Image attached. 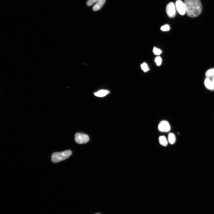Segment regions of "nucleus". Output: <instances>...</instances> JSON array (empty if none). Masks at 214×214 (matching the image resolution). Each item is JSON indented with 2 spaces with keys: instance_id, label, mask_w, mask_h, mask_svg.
<instances>
[{
  "instance_id": "1",
  "label": "nucleus",
  "mask_w": 214,
  "mask_h": 214,
  "mask_svg": "<svg viewBox=\"0 0 214 214\" xmlns=\"http://www.w3.org/2000/svg\"><path fill=\"white\" fill-rule=\"evenodd\" d=\"M186 13L192 18L198 16L202 12V7L200 0H185Z\"/></svg>"
},
{
  "instance_id": "2",
  "label": "nucleus",
  "mask_w": 214,
  "mask_h": 214,
  "mask_svg": "<svg viewBox=\"0 0 214 214\" xmlns=\"http://www.w3.org/2000/svg\"><path fill=\"white\" fill-rule=\"evenodd\" d=\"M72 154V152L67 150L63 152L54 153L51 155V160L54 163H57L67 159Z\"/></svg>"
},
{
  "instance_id": "3",
  "label": "nucleus",
  "mask_w": 214,
  "mask_h": 214,
  "mask_svg": "<svg viewBox=\"0 0 214 214\" xmlns=\"http://www.w3.org/2000/svg\"><path fill=\"white\" fill-rule=\"evenodd\" d=\"M75 140L76 143L84 144L87 143L89 140L88 135L82 133H77L75 135Z\"/></svg>"
},
{
  "instance_id": "4",
  "label": "nucleus",
  "mask_w": 214,
  "mask_h": 214,
  "mask_svg": "<svg viewBox=\"0 0 214 214\" xmlns=\"http://www.w3.org/2000/svg\"><path fill=\"white\" fill-rule=\"evenodd\" d=\"M176 5L173 3H170L167 5L166 7V12L169 17L173 18L176 15Z\"/></svg>"
},
{
  "instance_id": "5",
  "label": "nucleus",
  "mask_w": 214,
  "mask_h": 214,
  "mask_svg": "<svg viewBox=\"0 0 214 214\" xmlns=\"http://www.w3.org/2000/svg\"><path fill=\"white\" fill-rule=\"evenodd\" d=\"M176 7L179 13L181 15H184L186 13L185 4L180 0H177L176 3Z\"/></svg>"
},
{
  "instance_id": "6",
  "label": "nucleus",
  "mask_w": 214,
  "mask_h": 214,
  "mask_svg": "<svg viewBox=\"0 0 214 214\" xmlns=\"http://www.w3.org/2000/svg\"><path fill=\"white\" fill-rule=\"evenodd\" d=\"M159 130L161 132H169L171 129L170 125L167 121H161L159 124L158 126Z\"/></svg>"
},
{
  "instance_id": "7",
  "label": "nucleus",
  "mask_w": 214,
  "mask_h": 214,
  "mask_svg": "<svg viewBox=\"0 0 214 214\" xmlns=\"http://www.w3.org/2000/svg\"><path fill=\"white\" fill-rule=\"evenodd\" d=\"M106 1V0H99L94 6L93 11H96L100 10L105 4Z\"/></svg>"
},
{
  "instance_id": "8",
  "label": "nucleus",
  "mask_w": 214,
  "mask_h": 214,
  "mask_svg": "<svg viewBox=\"0 0 214 214\" xmlns=\"http://www.w3.org/2000/svg\"><path fill=\"white\" fill-rule=\"evenodd\" d=\"M204 84L205 87L207 89L211 90H214V86L212 81L209 78L207 77L204 81Z\"/></svg>"
},
{
  "instance_id": "9",
  "label": "nucleus",
  "mask_w": 214,
  "mask_h": 214,
  "mask_svg": "<svg viewBox=\"0 0 214 214\" xmlns=\"http://www.w3.org/2000/svg\"><path fill=\"white\" fill-rule=\"evenodd\" d=\"M108 91L105 90H101L94 93V95L97 97H103L109 93Z\"/></svg>"
},
{
  "instance_id": "10",
  "label": "nucleus",
  "mask_w": 214,
  "mask_h": 214,
  "mask_svg": "<svg viewBox=\"0 0 214 214\" xmlns=\"http://www.w3.org/2000/svg\"><path fill=\"white\" fill-rule=\"evenodd\" d=\"M159 141L161 146L166 147L168 144V142L166 138L164 136H161L159 137Z\"/></svg>"
},
{
  "instance_id": "11",
  "label": "nucleus",
  "mask_w": 214,
  "mask_h": 214,
  "mask_svg": "<svg viewBox=\"0 0 214 214\" xmlns=\"http://www.w3.org/2000/svg\"><path fill=\"white\" fill-rule=\"evenodd\" d=\"M168 140L170 144H174L176 141V138L174 134L172 133H170L168 135Z\"/></svg>"
},
{
  "instance_id": "12",
  "label": "nucleus",
  "mask_w": 214,
  "mask_h": 214,
  "mask_svg": "<svg viewBox=\"0 0 214 214\" xmlns=\"http://www.w3.org/2000/svg\"><path fill=\"white\" fill-rule=\"evenodd\" d=\"M205 76L208 78L212 76H214V68L207 70Z\"/></svg>"
},
{
  "instance_id": "13",
  "label": "nucleus",
  "mask_w": 214,
  "mask_h": 214,
  "mask_svg": "<svg viewBox=\"0 0 214 214\" xmlns=\"http://www.w3.org/2000/svg\"><path fill=\"white\" fill-rule=\"evenodd\" d=\"M141 67L142 69L145 72H147V71L149 70L147 64L145 63H143L141 65Z\"/></svg>"
},
{
  "instance_id": "14",
  "label": "nucleus",
  "mask_w": 214,
  "mask_h": 214,
  "mask_svg": "<svg viewBox=\"0 0 214 214\" xmlns=\"http://www.w3.org/2000/svg\"><path fill=\"white\" fill-rule=\"evenodd\" d=\"M162 61L161 58L160 57H157L155 58V62L157 65L159 66L161 65Z\"/></svg>"
},
{
  "instance_id": "15",
  "label": "nucleus",
  "mask_w": 214,
  "mask_h": 214,
  "mask_svg": "<svg viewBox=\"0 0 214 214\" xmlns=\"http://www.w3.org/2000/svg\"><path fill=\"white\" fill-rule=\"evenodd\" d=\"M153 51L154 54L156 55H159L162 53V51L160 49L156 47L154 48Z\"/></svg>"
},
{
  "instance_id": "16",
  "label": "nucleus",
  "mask_w": 214,
  "mask_h": 214,
  "mask_svg": "<svg viewBox=\"0 0 214 214\" xmlns=\"http://www.w3.org/2000/svg\"><path fill=\"white\" fill-rule=\"evenodd\" d=\"M98 1L99 0H88L86 4L87 6H90L97 3Z\"/></svg>"
},
{
  "instance_id": "17",
  "label": "nucleus",
  "mask_w": 214,
  "mask_h": 214,
  "mask_svg": "<svg viewBox=\"0 0 214 214\" xmlns=\"http://www.w3.org/2000/svg\"><path fill=\"white\" fill-rule=\"evenodd\" d=\"M170 29L169 26L168 25L166 24L162 26L161 29L162 31H166L169 30Z\"/></svg>"
},
{
  "instance_id": "18",
  "label": "nucleus",
  "mask_w": 214,
  "mask_h": 214,
  "mask_svg": "<svg viewBox=\"0 0 214 214\" xmlns=\"http://www.w3.org/2000/svg\"><path fill=\"white\" fill-rule=\"evenodd\" d=\"M212 82H213V86H214V76H213V80H212Z\"/></svg>"
},
{
  "instance_id": "19",
  "label": "nucleus",
  "mask_w": 214,
  "mask_h": 214,
  "mask_svg": "<svg viewBox=\"0 0 214 214\" xmlns=\"http://www.w3.org/2000/svg\"><path fill=\"white\" fill-rule=\"evenodd\" d=\"M95 214H101L99 213H96Z\"/></svg>"
}]
</instances>
